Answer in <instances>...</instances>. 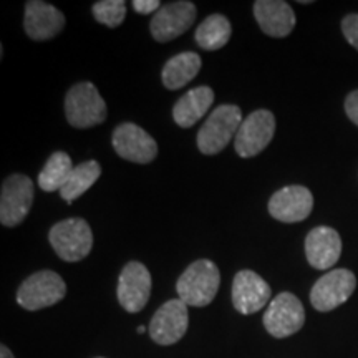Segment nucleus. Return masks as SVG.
Returning <instances> with one entry per match:
<instances>
[{
    "label": "nucleus",
    "instance_id": "f257e3e1",
    "mask_svg": "<svg viewBox=\"0 0 358 358\" xmlns=\"http://www.w3.org/2000/svg\"><path fill=\"white\" fill-rule=\"evenodd\" d=\"M221 274L219 267L209 259H199L192 262L178 279L176 290L179 299L191 307H206L216 297Z\"/></svg>",
    "mask_w": 358,
    "mask_h": 358
},
{
    "label": "nucleus",
    "instance_id": "f03ea898",
    "mask_svg": "<svg viewBox=\"0 0 358 358\" xmlns=\"http://www.w3.org/2000/svg\"><path fill=\"white\" fill-rule=\"evenodd\" d=\"M65 115L73 128H93L108 116V108L96 87L90 82L73 85L65 96Z\"/></svg>",
    "mask_w": 358,
    "mask_h": 358
},
{
    "label": "nucleus",
    "instance_id": "7ed1b4c3",
    "mask_svg": "<svg viewBox=\"0 0 358 358\" xmlns=\"http://www.w3.org/2000/svg\"><path fill=\"white\" fill-rule=\"evenodd\" d=\"M243 111L237 105H219L198 131V148L203 155H217L229 145L243 124Z\"/></svg>",
    "mask_w": 358,
    "mask_h": 358
},
{
    "label": "nucleus",
    "instance_id": "20e7f679",
    "mask_svg": "<svg viewBox=\"0 0 358 358\" xmlns=\"http://www.w3.org/2000/svg\"><path fill=\"white\" fill-rule=\"evenodd\" d=\"M48 241L62 261L80 262L92 252L93 232L85 219L71 217L57 222L48 232Z\"/></svg>",
    "mask_w": 358,
    "mask_h": 358
},
{
    "label": "nucleus",
    "instance_id": "39448f33",
    "mask_svg": "<svg viewBox=\"0 0 358 358\" xmlns=\"http://www.w3.org/2000/svg\"><path fill=\"white\" fill-rule=\"evenodd\" d=\"M66 285L57 272L40 271L22 282L17 292V302L25 310H40V308L55 306L65 297Z\"/></svg>",
    "mask_w": 358,
    "mask_h": 358
},
{
    "label": "nucleus",
    "instance_id": "423d86ee",
    "mask_svg": "<svg viewBox=\"0 0 358 358\" xmlns=\"http://www.w3.org/2000/svg\"><path fill=\"white\" fill-rule=\"evenodd\" d=\"M34 204V182L25 174H12L2 182L0 192V222L15 227L24 222Z\"/></svg>",
    "mask_w": 358,
    "mask_h": 358
},
{
    "label": "nucleus",
    "instance_id": "0eeeda50",
    "mask_svg": "<svg viewBox=\"0 0 358 358\" xmlns=\"http://www.w3.org/2000/svg\"><path fill=\"white\" fill-rule=\"evenodd\" d=\"M262 322L272 337L285 338L302 329L306 324V310L294 294L282 292L268 303Z\"/></svg>",
    "mask_w": 358,
    "mask_h": 358
},
{
    "label": "nucleus",
    "instance_id": "6e6552de",
    "mask_svg": "<svg viewBox=\"0 0 358 358\" xmlns=\"http://www.w3.org/2000/svg\"><path fill=\"white\" fill-rule=\"evenodd\" d=\"M357 277L348 268H335L315 282L310 290V302L315 310L330 312L345 303L355 292Z\"/></svg>",
    "mask_w": 358,
    "mask_h": 358
},
{
    "label": "nucleus",
    "instance_id": "1a4fd4ad",
    "mask_svg": "<svg viewBox=\"0 0 358 358\" xmlns=\"http://www.w3.org/2000/svg\"><path fill=\"white\" fill-rule=\"evenodd\" d=\"M275 133V116L268 110H256L237 129L234 148L241 158H254L266 150Z\"/></svg>",
    "mask_w": 358,
    "mask_h": 358
},
{
    "label": "nucleus",
    "instance_id": "9d476101",
    "mask_svg": "<svg viewBox=\"0 0 358 358\" xmlns=\"http://www.w3.org/2000/svg\"><path fill=\"white\" fill-rule=\"evenodd\" d=\"M118 302L129 313L141 312L151 295V274L145 264L131 261L123 267L118 279Z\"/></svg>",
    "mask_w": 358,
    "mask_h": 358
},
{
    "label": "nucleus",
    "instance_id": "9b49d317",
    "mask_svg": "<svg viewBox=\"0 0 358 358\" xmlns=\"http://www.w3.org/2000/svg\"><path fill=\"white\" fill-rule=\"evenodd\" d=\"M189 325L187 306L181 299L163 303L151 319L150 337L158 345H173L185 337Z\"/></svg>",
    "mask_w": 358,
    "mask_h": 358
},
{
    "label": "nucleus",
    "instance_id": "f8f14e48",
    "mask_svg": "<svg viewBox=\"0 0 358 358\" xmlns=\"http://www.w3.org/2000/svg\"><path fill=\"white\" fill-rule=\"evenodd\" d=\"M196 20V6L186 0L179 2H169L166 6H161L158 12L151 19L150 30L156 42H171L178 38Z\"/></svg>",
    "mask_w": 358,
    "mask_h": 358
},
{
    "label": "nucleus",
    "instance_id": "ddd939ff",
    "mask_svg": "<svg viewBox=\"0 0 358 358\" xmlns=\"http://www.w3.org/2000/svg\"><path fill=\"white\" fill-rule=\"evenodd\" d=\"M111 143L120 158L138 164L151 163L158 156V145L145 129L134 123H123L113 131Z\"/></svg>",
    "mask_w": 358,
    "mask_h": 358
},
{
    "label": "nucleus",
    "instance_id": "4468645a",
    "mask_svg": "<svg viewBox=\"0 0 358 358\" xmlns=\"http://www.w3.org/2000/svg\"><path fill=\"white\" fill-rule=\"evenodd\" d=\"M313 196L306 186H285L268 199V214L280 222H301L310 216Z\"/></svg>",
    "mask_w": 358,
    "mask_h": 358
},
{
    "label": "nucleus",
    "instance_id": "2eb2a0df",
    "mask_svg": "<svg viewBox=\"0 0 358 358\" xmlns=\"http://www.w3.org/2000/svg\"><path fill=\"white\" fill-rule=\"evenodd\" d=\"M271 301V287L257 272L241 271L232 282V303L243 315L262 310Z\"/></svg>",
    "mask_w": 358,
    "mask_h": 358
},
{
    "label": "nucleus",
    "instance_id": "dca6fc26",
    "mask_svg": "<svg viewBox=\"0 0 358 358\" xmlns=\"http://www.w3.org/2000/svg\"><path fill=\"white\" fill-rule=\"evenodd\" d=\"M64 27L65 15L57 7L42 0H29L25 3L24 29L32 40H50L57 37Z\"/></svg>",
    "mask_w": 358,
    "mask_h": 358
},
{
    "label": "nucleus",
    "instance_id": "f3484780",
    "mask_svg": "<svg viewBox=\"0 0 358 358\" xmlns=\"http://www.w3.org/2000/svg\"><path fill=\"white\" fill-rule=\"evenodd\" d=\"M306 256L313 268L327 271L342 256V239L332 227H313L306 237Z\"/></svg>",
    "mask_w": 358,
    "mask_h": 358
},
{
    "label": "nucleus",
    "instance_id": "a211bd4d",
    "mask_svg": "<svg viewBox=\"0 0 358 358\" xmlns=\"http://www.w3.org/2000/svg\"><path fill=\"white\" fill-rule=\"evenodd\" d=\"M254 17L261 30L268 37L284 38L295 27V13L282 0H257L254 2Z\"/></svg>",
    "mask_w": 358,
    "mask_h": 358
},
{
    "label": "nucleus",
    "instance_id": "6ab92c4d",
    "mask_svg": "<svg viewBox=\"0 0 358 358\" xmlns=\"http://www.w3.org/2000/svg\"><path fill=\"white\" fill-rule=\"evenodd\" d=\"M214 101V92L209 87L192 88L176 101L173 108L174 123L181 128H191L208 113Z\"/></svg>",
    "mask_w": 358,
    "mask_h": 358
},
{
    "label": "nucleus",
    "instance_id": "aec40b11",
    "mask_svg": "<svg viewBox=\"0 0 358 358\" xmlns=\"http://www.w3.org/2000/svg\"><path fill=\"white\" fill-rule=\"evenodd\" d=\"M201 57L196 52H182L179 55L169 58L164 65L163 85L168 90H179L196 78L201 70Z\"/></svg>",
    "mask_w": 358,
    "mask_h": 358
},
{
    "label": "nucleus",
    "instance_id": "412c9836",
    "mask_svg": "<svg viewBox=\"0 0 358 358\" xmlns=\"http://www.w3.org/2000/svg\"><path fill=\"white\" fill-rule=\"evenodd\" d=\"M232 27L227 17L221 15V13H214L209 15L208 19L201 22L198 29H196L194 38L196 43L199 45L203 50L214 52L222 48L224 45L231 40Z\"/></svg>",
    "mask_w": 358,
    "mask_h": 358
},
{
    "label": "nucleus",
    "instance_id": "4be33fe9",
    "mask_svg": "<svg viewBox=\"0 0 358 358\" xmlns=\"http://www.w3.org/2000/svg\"><path fill=\"white\" fill-rule=\"evenodd\" d=\"M73 171L71 158L64 151H57L48 158L42 171L38 174V186L45 192L60 191L69 181L70 174Z\"/></svg>",
    "mask_w": 358,
    "mask_h": 358
},
{
    "label": "nucleus",
    "instance_id": "5701e85b",
    "mask_svg": "<svg viewBox=\"0 0 358 358\" xmlns=\"http://www.w3.org/2000/svg\"><path fill=\"white\" fill-rule=\"evenodd\" d=\"M101 166L96 161H87V163L78 164L71 171L69 181L65 182V186L60 189L62 198L66 203H73L75 199H78L80 196L85 194L90 187L96 182V179H100Z\"/></svg>",
    "mask_w": 358,
    "mask_h": 358
},
{
    "label": "nucleus",
    "instance_id": "b1692460",
    "mask_svg": "<svg viewBox=\"0 0 358 358\" xmlns=\"http://www.w3.org/2000/svg\"><path fill=\"white\" fill-rule=\"evenodd\" d=\"M92 12L96 22L110 29H116L123 24L127 17V3L123 0H100L93 6Z\"/></svg>",
    "mask_w": 358,
    "mask_h": 358
},
{
    "label": "nucleus",
    "instance_id": "393cba45",
    "mask_svg": "<svg viewBox=\"0 0 358 358\" xmlns=\"http://www.w3.org/2000/svg\"><path fill=\"white\" fill-rule=\"evenodd\" d=\"M342 32L347 42L358 50V13H350L342 20Z\"/></svg>",
    "mask_w": 358,
    "mask_h": 358
},
{
    "label": "nucleus",
    "instance_id": "a878e982",
    "mask_svg": "<svg viewBox=\"0 0 358 358\" xmlns=\"http://www.w3.org/2000/svg\"><path fill=\"white\" fill-rule=\"evenodd\" d=\"M163 3L158 2V0H134L133 8L138 13H143V15H148V13H156L161 8Z\"/></svg>",
    "mask_w": 358,
    "mask_h": 358
},
{
    "label": "nucleus",
    "instance_id": "bb28decb",
    "mask_svg": "<svg viewBox=\"0 0 358 358\" xmlns=\"http://www.w3.org/2000/svg\"><path fill=\"white\" fill-rule=\"evenodd\" d=\"M345 113L358 127V90L352 92L345 100Z\"/></svg>",
    "mask_w": 358,
    "mask_h": 358
},
{
    "label": "nucleus",
    "instance_id": "cd10ccee",
    "mask_svg": "<svg viewBox=\"0 0 358 358\" xmlns=\"http://www.w3.org/2000/svg\"><path fill=\"white\" fill-rule=\"evenodd\" d=\"M0 358H15V357H13V353L8 350L6 345H2L0 347Z\"/></svg>",
    "mask_w": 358,
    "mask_h": 358
},
{
    "label": "nucleus",
    "instance_id": "c85d7f7f",
    "mask_svg": "<svg viewBox=\"0 0 358 358\" xmlns=\"http://www.w3.org/2000/svg\"><path fill=\"white\" fill-rule=\"evenodd\" d=\"M138 332H140V334H145V332H146V329H145V327H140V329H138Z\"/></svg>",
    "mask_w": 358,
    "mask_h": 358
},
{
    "label": "nucleus",
    "instance_id": "c756f323",
    "mask_svg": "<svg viewBox=\"0 0 358 358\" xmlns=\"http://www.w3.org/2000/svg\"><path fill=\"white\" fill-rule=\"evenodd\" d=\"M98 358H103V357H98Z\"/></svg>",
    "mask_w": 358,
    "mask_h": 358
}]
</instances>
